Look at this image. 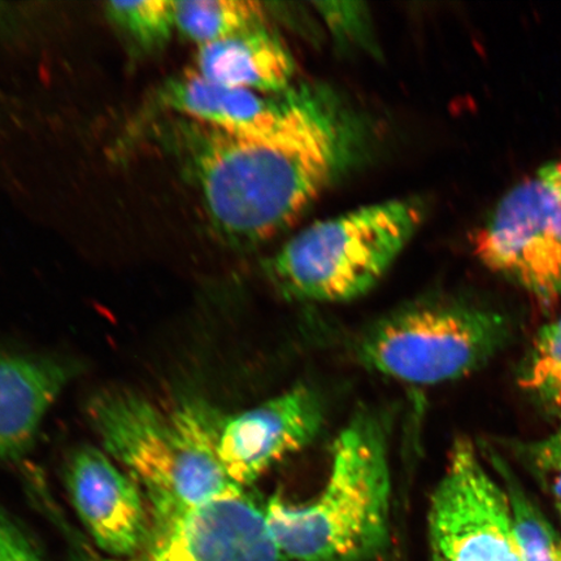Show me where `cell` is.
Returning a JSON list of instances; mask_svg holds the SVG:
<instances>
[{
  "label": "cell",
  "instance_id": "7",
  "mask_svg": "<svg viewBox=\"0 0 561 561\" xmlns=\"http://www.w3.org/2000/svg\"><path fill=\"white\" fill-rule=\"evenodd\" d=\"M431 561H522L510 497L476 447L459 439L427 512Z\"/></svg>",
  "mask_w": 561,
  "mask_h": 561
},
{
  "label": "cell",
  "instance_id": "18",
  "mask_svg": "<svg viewBox=\"0 0 561 561\" xmlns=\"http://www.w3.org/2000/svg\"><path fill=\"white\" fill-rule=\"evenodd\" d=\"M524 456L531 472L558 506L561 503V425L549 436L524 447Z\"/></svg>",
  "mask_w": 561,
  "mask_h": 561
},
{
  "label": "cell",
  "instance_id": "9",
  "mask_svg": "<svg viewBox=\"0 0 561 561\" xmlns=\"http://www.w3.org/2000/svg\"><path fill=\"white\" fill-rule=\"evenodd\" d=\"M324 89L294 87L283 94H263L210 82L195 72L174 76L156 95L158 107L230 133L266 138L293 128L327 96Z\"/></svg>",
  "mask_w": 561,
  "mask_h": 561
},
{
  "label": "cell",
  "instance_id": "11",
  "mask_svg": "<svg viewBox=\"0 0 561 561\" xmlns=\"http://www.w3.org/2000/svg\"><path fill=\"white\" fill-rule=\"evenodd\" d=\"M66 481L73 506L94 542L111 559L142 550L151 531V514L135 480L93 447L77 450Z\"/></svg>",
  "mask_w": 561,
  "mask_h": 561
},
{
  "label": "cell",
  "instance_id": "17",
  "mask_svg": "<svg viewBox=\"0 0 561 561\" xmlns=\"http://www.w3.org/2000/svg\"><path fill=\"white\" fill-rule=\"evenodd\" d=\"M105 12L118 30L144 50H156L170 41L174 21V5L170 0H136L110 2Z\"/></svg>",
  "mask_w": 561,
  "mask_h": 561
},
{
  "label": "cell",
  "instance_id": "2",
  "mask_svg": "<svg viewBox=\"0 0 561 561\" xmlns=\"http://www.w3.org/2000/svg\"><path fill=\"white\" fill-rule=\"evenodd\" d=\"M279 549L290 561H367L390 535L391 473L385 426L371 413L355 416L333 445L324 489L312 501L280 495L264 504Z\"/></svg>",
  "mask_w": 561,
  "mask_h": 561
},
{
  "label": "cell",
  "instance_id": "6",
  "mask_svg": "<svg viewBox=\"0 0 561 561\" xmlns=\"http://www.w3.org/2000/svg\"><path fill=\"white\" fill-rule=\"evenodd\" d=\"M473 251L488 270L543 304L561 298V159L502 196L477 231Z\"/></svg>",
  "mask_w": 561,
  "mask_h": 561
},
{
  "label": "cell",
  "instance_id": "15",
  "mask_svg": "<svg viewBox=\"0 0 561 561\" xmlns=\"http://www.w3.org/2000/svg\"><path fill=\"white\" fill-rule=\"evenodd\" d=\"M507 490L512 524L522 561H561V535L516 480L511 469L496 459Z\"/></svg>",
  "mask_w": 561,
  "mask_h": 561
},
{
  "label": "cell",
  "instance_id": "20",
  "mask_svg": "<svg viewBox=\"0 0 561 561\" xmlns=\"http://www.w3.org/2000/svg\"><path fill=\"white\" fill-rule=\"evenodd\" d=\"M0 561H47L26 531L0 508Z\"/></svg>",
  "mask_w": 561,
  "mask_h": 561
},
{
  "label": "cell",
  "instance_id": "12",
  "mask_svg": "<svg viewBox=\"0 0 561 561\" xmlns=\"http://www.w3.org/2000/svg\"><path fill=\"white\" fill-rule=\"evenodd\" d=\"M195 72L222 87L263 94H283L296 87V61L268 24L199 47Z\"/></svg>",
  "mask_w": 561,
  "mask_h": 561
},
{
  "label": "cell",
  "instance_id": "21",
  "mask_svg": "<svg viewBox=\"0 0 561 561\" xmlns=\"http://www.w3.org/2000/svg\"><path fill=\"white\" fill-rule=\"evenodd\" d=\"M556 507H557V510H558V512H559V515H560V518H561V503H560V504H558V506H556Z\"/></svg>",
  "mask_w": 561,
  "mask_h": 561
},
{
  "label": "cell",
  "instance_id": "3",
  "mask_svg": "<svg viewBox=\"0 0 561 561\" xmlns=\"http://www.w3.org/2000/svg\"><path fill=\"white\" fill-rule=\"evenodd\" d=\"M93 417L107 450L145 489L151 523L241 489L221 465L222 423L201 405L161 409L142 397L117 392L98 399Z\"/></svg>",
  "mask_w": 561,
  "mask_h": 561
},
{
  "label": "cell",
  "instance_id": "13",
  "mask_svg": "<svg viewBox=\"0 0 561 561\" xmlns=\"http://www.w3.org/2000/svg\"><path fill=\"white\" fill-rule=\"evenodd\" d=\"M68 376L53 362L0 356V458L31 444Z\"/></svg>",
  "mask_w": 561,
  "mask_h": 561
},
{
  "label": "cell",
  "instance_id": "8",
  "mask_svg": "<svg viewBox=\"0 0 561 561\" xmlns=\"http://www.w3.org/2000/svg\"><path fill=\"white\" fill-rule=\"evenodd\" d=\"M100 561H290L266 520L265 508L237 489L170 520L151 523L142 550Z\"/></svg>",
  "mask_w": 561,
  "mask_h": 561
},
{
  "label": "cell",
  "instance_id": "19",
  "mask_svg": "<svg viewBox=\"0 0 561 561\" xmlns=\"http://www.w3.org/2000/svg\"><path fill=\"white\" fill-rule=\"evenodd\" d=\"M329 30L336 38L350 42H366L369 37L368 12L362 3H314Z\"/></svg>",
  "mask_w": 561,
  "mask_h": 561
},
{
  "label": "cell",
  "instance_id": "5",
  "mask_svg": "<svg viewBox=\"0 0 561 561\" xmlns=\"http://www.w3.org/2000/svg\"><path fill=\"white\" fill-rule=\"evenodd\" d=\"M510 335L503 314L456 301H423L383 316L356 345L364 367L397 381L460 380L486 364Z\"/></svg>",
  "mask_w": 561,
  "mask_h": 561
},
{
  "label": "cell",
  "instance_id": "10",
  "mask_svg": "<svg viewBox=\"0 0 561 561\" xmlns=\"http://www.w3.org/2000/svg\"><path fill=\"white\" fill-rule=\"evenodd\" d=\"M322 421L320 398L307 386L224 421L219 436L224 471L238 488H249L278 461L310 445Z\"/></svg>",
  "mask_w": 561,
  "mask_h": 561
},
{
  "label": "cell",
  "instance_id": "16",
  "mask_svg": "<svg viewBox=\"0 0 561 561\" xmlns=\"http://www.w3.org/2000/svg\"><path fill=\"white\" fill-rule=\"evenodd\" d=\"M518 383L547 409L561 413V314L537 333Z\"/></svg>",
  "mask_w": 561,
  "mask_h": 561
},
{
  "label": "cell",
  "instance_id": "4",
  "mask_svg": "<svg viewBox=\"0 0 561 561\" xmlns=\"http://www.w3.org/2000/svg\"><path fill=\"white\" fill-rule=\"evenodd\" d=\"M425 203L391 199L312 224L265 265L271 283L290 300L345 304L380 283L423 226Z\"/></svg>",
  "mask_w": 561,
  "mask_h": 561
},
{
  "label": "cell",
  "instance_id": "14",
  "mask_svg": "<svg viewBox=\"0 0 561 561\" xmlns=\"http://www.w3.org/2000/svg\"><path fill=\"white\" fill-rule=\"evenodd\" d=\"M175 27L199 47L266 25V10L254 0L173 2Z\"/></svg>",
  "mask_w": 561,
  "mask_h": 561
},
{
  "label": "cell",
  "instance_id": "1",
  "mask_svg": "<svg viewBox=\"0 0 561 561\" xmlns=\"http://www.w3.org/2000/svg\"><path fill=\"white\" fill-rule=\"evenodd\" d=\"M363 136L331 93L304 121L273 137L230 135L180 116L153 128L198 191L217 233L240 248L268 242L296 224L354 165Z\"/></svg>",
  "mask_w": 561,
  "mask_h": 561
}]
</instances>
